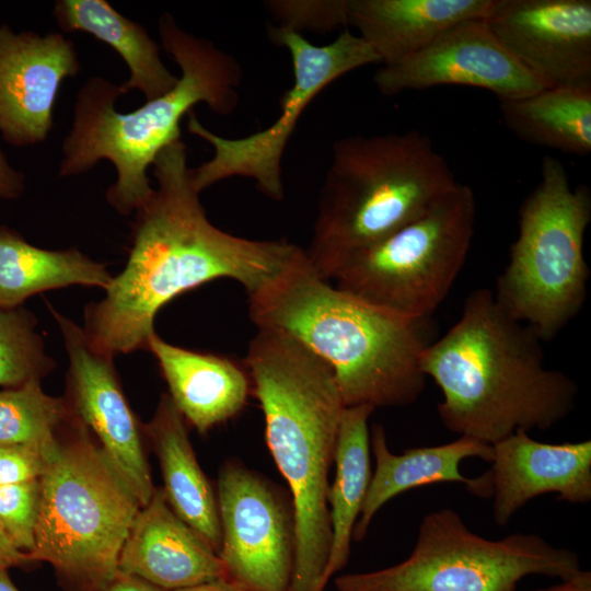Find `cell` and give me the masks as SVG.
I'll list each match as a JSON object with an SVG mask.
<instances>
[{"label": "cell", "mask_w": 591, "mask_h": 591, "mask_svg": "<svg viewBox=\"0 0 591 591\" xmlns=\"http://www.w3.org/2000/svg\"><path fill=\"white\" fill-rule=\"evenodd\" d=\"M152 167L158 187L135 211L126 266L84 309L89 341L112 356L148 350L157 314L175 297L221 278L250 294L303 251L286 240H250L213 225L192 185L182 139L165 147Z\"/></svg>", "instance_id": "cell-1"}, {"label": "cell", "mask_w": 591, "mask_h": 591, "mask_svg": "<svg viewBox=\"0 0 591 591\" xmlns=\"http://www.w3.org/2000/svg\"><path fill=\"white\" fill-rule=\"evenodd\" d=\"M420 369L442 393L437 412L459 436L494 444L517 430H546L575 408L578 386L545 364L542 340L486 288L422 352Z\"/></svg>", "instance_id": "cell-2"}, {"label": "cell", "mask_w": 591, "mask_h": 591, "mask_svg": "<svg viewBox=\"0 0 591 591\" xmlns=\"http://www.w3.org/2000/svg\"><path fill=\"white\" fill-rule=\"evenodd\" d=\"M247 296L257 328L290 334L332 368L346 407L406 406L422 393L431 317L399 315L337 288L305 250Z\"/></svg>", "instance_id": "cell-3"}, {"label": "cell", "mask_w": 591, "mask_h": 591, "mask_svg": "<svg viewBox=\"0 0 591 591\" xmlns=\"http://www.w3.org/2000/svg\"><path fill=\"white\" fill-rule=\"evenodd\" d=\"M244 367L265 440L288 484L294 517L290 591H324L332 528L327 495L343 413L332 368L290 334L258 328Z\"/></svg>", "instance_id": "cell-4"}, {"label": "cell", "mask_w": 591, "mask_h": 591, "mask_svg": "<svg viewBox=\"0 0 591 591\" xmlns=\"http://www.w3.org/2000/svg\"><path fill=\"white\" fill-rule=\"evenodd\" d=\"M159 33L181 69L175 86L123 114L115 108L119 85L91 77L78 93L72 127L62 144L61 177L85 173L101 160L113 163L117 177L106 200L121 216L131 215L151 196L148 170L165 147L181 139L185 114L206 103L228 115L239 103L242 70L233 56L187 33L169 13L161 16Z\"/></svg>", "instance_id": "cell-5"}, {"label": "cell", "mask_w": 591, "mask_h": 591, "mask_svg": "<svg viewBox=\"0 0 591 591\" xmlns=\"http://www.w3.org/2000/svg\"><path fill=\"white\" fill-rule=\"evenodd\" d=\"M457 183L418 130L338 140L305 250L310 264L326 279L344 256L414 221Z\"/></svg>", "instance_id": "cell-6"}, {"label": "cell", "mask_w": 591, "mask_h": 591, "mask_svg": "<svg viewBox=\"0 0 591 591\" xmlns=\"http://www.w3.org/2000/svg\"><path fill=\"white\" fill-rule=\"evenodd\" d=\"M70 436L40 477L31 560L53 566L68 591H106L141 506L90 430L72 415Z\"/></svg>", "instance_id": "cell-7"}, {"label": "cell", "mask_w": 591, "mask_h": 591, "mask_svg": "<svg viewBox=\"0 0 591 591\" xmlns=\"http://www.w3.org/2000/svg\"><path fill=\"white\" fill-rule=\"evenodd\" d=\"M591 221V193L571 186L564 164L546 155L541 178L519 210V233L494 296L542 341L553 339L583 306L589 267L583 241Z\"/></svg>", "instance_id": "cell-8"}, {"label": "cell", "mask_w": 591, "mask_h": 591, "mask_svg": "<svg viewBox=\"0 0 591 591\" xmlns=\"http://www.w3.org/2000/svg\"><path fill=\"white\" fill-rule=\"evenodd\" d=\"M475 222L474 192L457 183L414 221L344 256L326 280L393 313L431 317L465 264Z\"/></svg>", "instance_id": "cell-9"}, {"label": "cell", "mask_w": 591, "mask_h": 591, "mask_svg": "<svg viewBox=\"0 0 591 591\" xmlns=\"http://www.w3.org/2000/svg\"><path fill=\"white\" fill-rule=\"evenodd\" d=\"M576 553L534 533L488 540L451 508L426 514L415 547L391 567L337 577V591H517L530 575L569 579L581 571Z\"/></svg>", "instance_id": "cell-10"}, {"label": "cell", "mask_w": 591, "mask_h": 591, "mask_svg": "<svg viewBox=\"0 0 591 591\" xmlns=\"http://www.w3.org/2000/svg\"><path fill=\"white\" fill-rule=\"evenodd\" d=\"M268 36L286 47L293 65V84L281 99L280 115L267 128L243 138H224L207 129L195 113H188L187 129L210 143L213 155L190 169V182L200 194L211 185L233 176L253 178L267 197H283L281 159L299 117L310 102L341 76L380 60L358 35L341 32L331 44L317 46L301 34L268 26Z\"/></svg>", "instance_id": "cell-11"}, {"label": "cell", "mask_w": 591, "mask_h": 591, "mask_svg": "<svg viewBox=\"0 0 591 591\" xmlns=\"http://www.w3.org/2000/svg\"><path fill=\"white\" fill-rule=\"evenodd\" d=\"M217 502L227 578L247 591H290L294 561L292 501L235 460L220 470Z\"/></svg>", "instance_id": "cell-12"}, {"label": "cell", "mask_w": 591, "mask_h": 591, "mask_svg": "<svg viewBox=\"0 0 591 591\" xmlns=\"http://www.w3.org/2000/svg\"><path fill=\"white\" fill-rule=\"evenodd\" d=\"M69 358L66 401L137 497L141 508L154 494L141 427L121 389L114 356L97 350L83 328L49 305Z\"/></svg>", "instance_id": "cell-13"}, {"label": "cell", "mask_w": 591, "mask_h": 591, "mask_svg": "<svg viewBox=\"0 0 591 591\" xmlns=\"http://www.w3.org/2000/svg\"><path fill=\"white\" fill-rule=\"evenodd\" d=\"M373 82L387 96L439 85H468L494 93L498 101L545 89L497 39L486 19L451 26L418 53L382 66Z\"/></svg>", "instance_id": "cell-14"}, {"label": "cell", "mask_w": 591, "mask_h": 591, "mask_svg": "<svg viewBox=\"0 0 591 591\" xmlns=\"http://www.w3.org/2000/svg\"><path fill=\"white\" fill-rule=\"evenodd\" d=\"M486 21L544 88L591 84L590 0H496Z\"/></svg>", "instance_id": "cell-15"}, {"label": "cell", "mask_w": 591, "mask_h": 591, "mask_svg": "<svg viewBox=\"0 0 591 591\" xmlns=\"http://www.w3.org/2000/svg\"><path fill=\"white\" fill-rule=\"evenodd\" d=\"M80 70L72 42L0 26V134L15 147L43 142L61 82Z\"/></svg>", "instance_id": "cell-16"}, {"label": "cell", "mask_w": 591, "mask_h": 591, "mask_svg": "<svg viewBox=\"0 0 591 591\" xmlns=\"http://www.w3.org/2000/svg\"><path fill=\"white\" fill-rule=\"evenodd\" d=\"M493 513L505 526L530 500L556 494L570 503L591 500V441L545 443L517 430L493 444Z\"/></svg>", "instance_id": "cell-17"}, {"label": "cell", "mask_w": 591, "mask_h": 591, "mask_svg": "<svg viewBox=\"0 0 591 591\" xmlns=\"http://www.w3.org/2000/svg\"><path fill=\"white\" fill-rule=\"evenodd\" d=\"M118 571L166 591L227 577L218 553L173 511L162 488L134 520Z\"/></svg>", "instance_id": "cell-18"}, {"label": "cell", "mask_w": 591, "mask_h": 591, "mask_svg": "<svg viewBox=\"0 0 591 591\" xmlns=\"http://www.w3.org/2000/svg\"><path fill=\"white\" fill-rule=\"evenodd\" d=\"M371 452L375 460L370 485L360 515L352 531V540L361 542L376 512L392 498L410 489L437 483H457L479 498H491L489 471L477 477H466L460 471L462 461L478 457L491 462L493 445L460 436L451 442L391 452L385 430L374 425L370 434Z\"/></svg>", "instance_id": "cell-19"}, {"label": "cell", "mask_w": 591, "mask_h": 591, "mask_svg": "<svg viewBox=\"0 0 591 591\" xmlns=\"http://www.w3.org/2000/svg\"><path fill=\"white\" fill-rule=\"evenodd\" d=\"M148 350L157 359L174 406L198 432H208L244 408L251 393L244 366L229 357L175 346L157 333Z\"/></svg>", "instance_id": "cell-20"}, {"label": "cell", "mask_w": 591, "mask_h": 591, "mask_svg": "<svg viewBox=\"0 0 591 591\" xmlns=\"http://www.w3.org/2000/svg\"><path fill=\"white\" fill-rule=\"evenodd\" d=\"M496 0H348L347 25L375 53L383 66L401 61L451 26L487 19Z\"/></svg>", "instance_id": "cell-21"}, {"label": "cell", "mask_w": 591, "mask_h": 591, "mask_svg": "<svg viewBox=\"0 0 591 591\" xmlns=\"http://www.w3.org/2000/svg\"><path fill=\"white\" fill-rule=\"evenodd\" d=\"M144 432L159 459L167 503L218 553L221 528L217 496L196 459L186 421L169 394H162Z\"/></svg>", "instance_id": "cell-22"}, {"label": "cell", "mask_w": 591, "mask_h": 591, "mask_svg": "<svg viewBox=\"0 0 591 591\" xmlns=\"http://www.w3.org/2000/svg\"><path fill=\"white\" fill-rule=\"evenodd\" d=\"M54 16L63 32H83L112 46L126 62L129 79L119 85L121 94L132 89L151 101L172 90L178 77L162 62L159 47L147 30L104 0H58Z\"/></svg>", "instance_id": "cell-23"}, {"label": "cell", "mask_w": 591, "mask_h": 591, "mask_svg": "<svg viewBox=\"0 0 591 591\" xmlns=\"http://www.w3.org/2000/svg\"><path fill=\"white\" fill-rule=\"evenodd\" d=\"M112 279L106 265L77 247H37L0 224V308H19L37 293L70 286L105 290Z\"/></svg>", "instance_id": "cell-24"}, {"label": "cell", "mask_w": 591, "mask_h": 591, "mask_svg": "<svg viewBox=\"0 0 591 591\" xmlns=\"http://www.w3.org/2000/svg\"><path fill=\"white\" fill-rule=\"evenodd\" d=\"M374 410L366 405L351 406L341 416L334 457L335 477L327 495L332 545L326 583L346 566L350 556L352 531L372 476L368 420Z\"/></svg>", "instance_id": "cell-25"}, {"label": "cell", "mask_w": 591, "mask_h": 591, "mask_svg": "<svg viewBox=\"0 0 591 591\" xmlns=\"http://www.w3.org/2000/svg\"><path fill=\"white\" fill-rule=\"evenodd\" d=\"M506 127L523 141L575 155L591 152V84L545 88L499 100Z\"/></svg>", "instance_id": "cell-26"}, {"label": "cell", "mask_w": 591, "mask_h": 591, "mask_svg": "<svg viewBox=\"0 0 591 591\" xmlns=\"http://www.w3.org/2000/svg\"><path fill=\"white\" fill-rule=\"evenodd\" d=\"M72 413L66 398L46 394L40 381L0 390V444L53 449Z\"/></svg>", "instance_id": "cell-27"}, {"label": "cell", "mask_w": 591, "mask_h": 591, "mask_svg": "<svg viewBox=\"0 0 591 591\" xmlns=\"http://www.w3.org/2000/svg\"><path fill=\"white\" fill-rule=\"evenodd\" d=\"M36 326L32 311L0 308V387L42 381L54 370L55 361L46 352Z\"/></svg>", "instance_id": "cell-28"}, {"label": "cell", "mask_w": 591, "mask_h": 591, "mask_svg": "<svg viewBox=\"0 0 591 591\" xmlns=\"http://www.w3.org/2000/svg\"><path fill=\"white\" fill-rule=\"evenodd\" d=\"M40 502V478L0 486V528L20 551L30 554Z\"/></svg>", "instance_id": "cell-29"}, {"label": "cell", "mask_w": 591, "mask_h": 591, "mask_svg": "<svg viewBox=\"0 0 591 591\" xmlns=\"http://www.w3.org/2000/svg\"><path fill=\"white\" fill-rule=\"evenodd\" d=\"M265 7L279 28L325 34L347 26L348 0H274Z\"/></svg>", "instance_id": "cell-30"}, {"label": "cell", "mask_w": 591, "mask_h": 591, "mask_svg": "<svg viewBox=\"0 0 591 591\" xmlns=\"http://www.w3.org/2000/svg\"><path fill=\"white\" fill-rule=\"evenodd\" d=\"M57 445L46 449L30 444H0V486L39 479Z\"/></svg>", "instance_id": "cell-31"}, {"label": "cell", "mask_w": 591, "mask_h": 591, "mask_svg": "<svg viewBox=\"0 0 591 591\" xmlns=\"http://www.w3.org/2000/svg\"><path fill=\"white\" fill-rule=\"evenodd\" d=\"M25 189L23 173L14 169L0 149V198H19Z\"/></svg>", "instance_id": "cell-32"}, {"label": "cell", "mask_w": 591, "mask_h": 591, "mask_svg": "<svg viewBox=\"0 0 591 591\" xmlns=\"http://www.w3.org/2000/svg\"><path fill=\"white\" fill-rule=\"evenodd\" d=\"M30 561V555L16 548L0 528V568L8 569Z\"/></svg>", "instance_id": "cell-33"}, {"label": "cell", "mask_w": 591, "mask_h": 591, "mask_svg": "<svg viewBox=\"0 0 591 591\" xmlns=\"http://www.w3.org/2000/svg\"><path fill=\"white\" fill-rule=\"evenodd\" d=\"M106 591H166L137 576L119 572Z\"/></svg>", "instance_id": "cell-34"}, {"label": "cell", "mask_w": 591, "mask_h": 591, "mask_svg": "<svg viewBox=\"0 0 591 591\" xmlns=\"http://www.w3.org/2000/svg\"><path fill=\"white\" fill-rule=\"evenodd\" d=\"M537 591H591V573L590 571L581 570L576 576L561 580L559 584Z\"/></svg>", "instance_id": "cell-35"}, {"label": "cell", "mask_w": 591, "mask_h": 591, "mask_svg": "<svg viewBox=\"0 0 591 591\" xmlns=\"http://www.w3.org/2000/svg\"><path fill=\"white\" fill-rule=\"evenodd\" d=\"M175 591H247L233 580L223 577Z\"/></svg>", "instance_id": "cell-36"}, {"label": "cell", "mask_w": 591, "mask_h": 591, "mask_svg": "<svg viewBox=\"0 0 591 591\" xmlns=\"http://www.w3.org/2000/svg\"><path fill=\"white\" fill-rule=\"evenodd\" d=\"M0 591H20L10 579L5 568H0Z\"/></svg>", "instance_id": "cell-37"}]
</instances>
